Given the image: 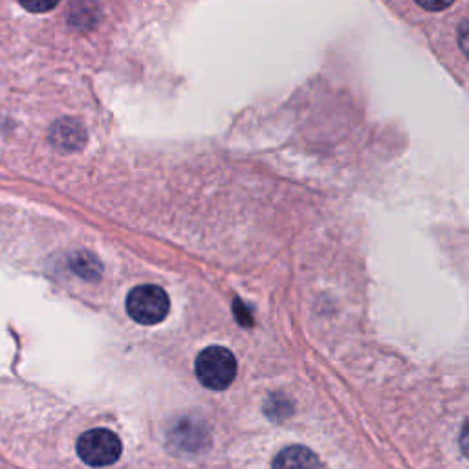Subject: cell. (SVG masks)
<instances>
[{"mask_svg":"<svg viewBox=\"0 0 469 469\" xmlns=\"http://www.w3.org/2000/svg\"><path fill=\"white\" fill-rule=\"evenodd\" d=\"M198 381L211 391L227 389L237 376V360L224 347H209L202 350L194 363Z\"/></svg>","mask_w":469,"mask_h":469,"instance_id":"cell-1","label":"cell"},{"mask_svg":"<svg viewBox=\"0 0 469 469\" xmlns=\"http://www.w3.org/2000/svg\"><path fill=\"white\" fill-rule=\"evenodd\" d=\"M171 310L169 296L154 285L136 287L127 297V314L140 325H158Z\"/></svg>","mask_w":469,"mask_h":469,"instance_id":"cell-2","label":"cell"},{"mask_svg":"<svg viewBox=\"0 0 469 469\" xmlns=\"http://www.w3.org/2000/svg\"><path fill=\"white\" fill-rule=\"evenodd\" d=\"M79 458L92 467H105L121 456V440L109 429H92L78 440Z\"/></svg>","mask_w":469,"mask_h":469,"instance_id":"cell-3","label":"cell"},{"mask_svg":"<svg viewBox=\"0 0 469 469\" xmlns=\"http://www.w3.org/2000/svg\"><path fill=\"white\" fill-rule=\"evenodd\" d=\"M272 469H321V462L312 449L290 445L276 456Z\"/></svg>","mask_w":469,"mask_h":469,"instance_id":"cell-4","label":"cell"},{"mask_svg":"<svg viewBox=\"0 0 469 469\" xmlns=\"http://www.w3.org/2000/svg\"><path fill=\"white\" fill-rule=\"evenodd\" d=\"M96 261L92 259V255H85V254H81V255H76L74 259H72V268H74V272L76 274H79V276H83V277H87V279H90L94 274H96Z\"/></svg>","mask_w":469,"mask_h":469,"instance_id":"cell-5","label":"cell"},{"mask_svg":"<svg viewBox=\"0 0 469 469\" xmlns=\"http://www.w3.org/2000/svg\"><path fill=\"white\" fill-rule=\"evenodd\" d=\"M61 0H21V5L32 14H47L54 10Z\"/></svg>","mask_w":469,"mask_h":469,"instance_id":"cell-6","label":"cell"},{"mask_svg":"<svg viewBox=\"0 0 469 469\" xmlns=\"http://www.w3.org/2000/svg\"><path fill=\"white\" fill-rule=\"evenodd\" d=\"M414 3L427 12H442L449 8L454 0H414Z\"/></svg>","mask_w":469,"mask_h":469,"instance_id":"cell-7","label":"cell"}]
</instances>
